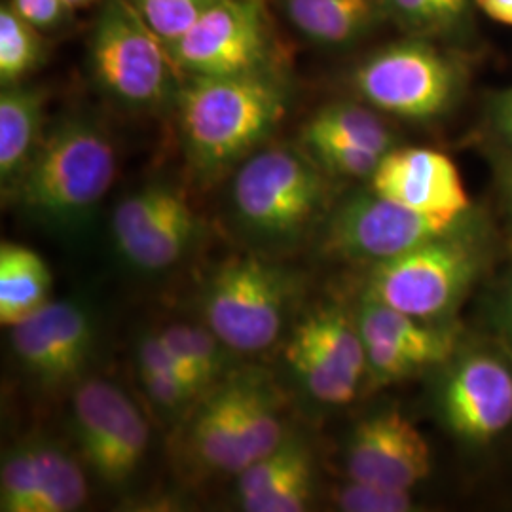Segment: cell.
I'll return each mask as SVG.
<instances>
[{"mask_svg": "<svg viewBox=\"0 0 512 512\" xmlns=\"http://www.w3.org/2000/svg\"><path fill=\"white\" fill-rule=\"evenodd\" d=\"M184 147L203 171L234 164L281 122L287 92L268 69L190 76L177 92Z\"/></svg>", "mask_w": 512, "mask_h": 512, "instance_id": "6da1fadb", "label": "cell"}, {"mask_svg": "<svg viewBox=\"0 0 512 512\" xmlns=\"http://www.w3.org/2000/svg\"><path fill=\"white\" fill-rule=\"evenodd\" d=\"M490 245L471 217L456 230L372 266L366 296L423 321L458 310L488 268Z\"/></svg>", "mask_w": 512, "mask_h": 512, "instance_id": "7a4b0ae2", "label": "cell"}, {"mask_svg": "<svg viewBox=\"0 0 512 512\" xmlns=\"http://www.w3.org/2000/svg\"><path fill=\"white\" fill-rule=\"evenodd\" d=\"M114 177L116 150L109 135L86 118H67L42 137L10 188L25 209L69 222L101 202Z\"/></svg>", "mask_w": 512, "mask_h": 512, "instance_id": "3957f363", "label": "cell"}, {"mask_svg": "<svg viewBox=\"0 0 512 512\" xmlns=\"http://www.w3.org/2000/svg\"><path fill=\"white\" fill-rule=\"evenodd\" d=\"M88 67L99 90L128 109H156L181 90V71L167 44L129 0L103 2L90 35Z\"/></svg>", "mask_w": 512, "mask_h": 512, "instance_id": "277c9868", "label": "cell"}, {"mask_svg": "<svg viewBox=\"0 0 512 512\" xmlns=\"http://www.w3.org/2000/svg\"><path fill=\"white\" fill-rule=\"evenodd\" d=\"M291 296V279L283 270L251 256L232 260L205 289L207 329L232 351L270 348L285 325Z\"/></svg>", "mask_w": 512, "mask_h": 512, "instance_id": "5b68a950", "label": "cell"}, {"mask_svg": "<svg viewBox=\"0 0 512 512\" xmlns=\"http://www.w3.org/2000/svg\"><path fill=\"white\" fill-rule=\"evenodd\" d=\"M461 82L458 63L420 38L370 55L353 74L355 90L370 107L406 120H433L448 112Z\"/></svg>", "mask_w": 512, "mask_h": 512, "instance_id": "8992f818", "label": "cell"}, {"mask_svg": "<svg viewBox=\"0 0 512 512\" xmlns=\"http://www.w3.org/2000/svg\"><path fill=\"white\" fill-rule=\"evenodd\" d=\"M283 442V423L274 397L262 385L238 380L217 389L198 408L190 425L196 459L222 473L239 475Z\"/></svg>", "mask_w": 512, "mask_h": 512, "instance_id": "52a82bcc", "label": "cell"}, {"mask_svg": "<svg viewBox=\"0 0 512 512\" xmlns=\"http://www.w3.org/2000/svg\"><path fill=\"white\" fill-rule=\"evenodd\" d=\"M325 200L321 167L287 147L260 150L241 165L234 203L243 222L264 236L300 232Z\"/></svg>", "mask_w": 512, "mask_h": 512, "instance_id": "ba28073f", "label": "cell"}, {"mask_svg": "<svg viewBox=\"0 0 512 512\" xmlns=\"http://www.w3.org/2000/svg\"><path fill=\"white\" fill-rule=\"evenodd\" d=\"M440 418L467 444H490L512 427V359L505 351L458 349L440 387Z\"/></svg>", "mask_w": 512, "mask_h": 512, "instance_id": "9c48e42d", "label": "cell"}, {"mask_svg": "<svg viewBox=\"0 0 512 512\" xmlns=\"http://www.w3.org/2000/svg\"><path fill=\"white\" fill-rule=\"evenodd\" d=\"M469 217L461 220L427 217L370 190L351 196L332 213L323 249L340 260L376 266L456 230Z\"/></svg>", "mask_w": 512, "mask_h": 512, "instance_id": "30bf717a", "label": "cell"}, {"mask_svg": "<svg viewBox=\"0 0 512 512\" xmlns=\"http://www.w3.org/2000/svg\"><path fill=\"white\" fill-rule=\"evenodd\" d=\"M188 76H228L268 69L270 37L264 6L255 0H219L167 44Z\"/></svg>", "mask_w": 512, "mask_h": 512, "instance_id": "8fae6325", "label": "cell"}, {"mask_svg": "<svg viewBox=\"0 0 512 512\" xmlns=\"http://www.w3.org/2000/svg\"><path fill=\"white\" fill-rule=\"evenodd\" d=\"M74 427L95 475L122 484L148 448V425L128 395L107 380H88L74 393Z\"/></svg>", "mask_w": 512, "mask_h": 512, "instance_id": "7c38bea8", "label": "cell"}, {"mask_svg": "<svg viewBox=\"0 0 512 512\" xmlns=\"http://www.w3.org/2000/svg\"><path fill=\"white\" fill-rule=\"evenodd\" d=\"M346 469L353 480L412 492L431 475V450L403 412L384 410L359 421L351 431Z\"/></svg>", "mask_w": 512, "mask_h": 512, "instance_id": "4fadbf2b", "label": "cell"}, {"mask_svg": "<svg viewBox=\"0 0 512 512\" xmlns=\"http://www.w3.org/2000/svg\"><path fill=\"white\" fill-rule=\"evenodd\" d=\"M370 190L427 217L461 220L471 198L450 156L433 148H391L370 177Z\"/></svg>", "mask_w": 512, "mask_h": 512, "instance_id": "5bb4252c", "label": "cell"}, {"mask_svg": "<svg viewBox=\"0 0 512 512\" xmlns=\"http://www.w3.org/2000/svg\"><path fill=\"white\" fill-rule=\"evenodd\" d=\"M93 344V325L80 304L61 300L12 327V349L33 376L59 384L73 380L86 365Z\"/></svg>", "mask_w": 512, "mask_h": 512, "instance_id": "9a60e30c", "label": "cell"}, {"mask_svg": "<svg viewBox=\"0 0 512 512\" xmlns=\"http://www.w3.org/2000/svg\"><path fill=\"white\" fill-rule=\"evenodd\" d=\"M238 490L245 511H306L313 492V461L308 448L296 440H283L272 454L239 473Z\"/></svg>", "mask_w": 512, "mask_h": 512, "instance_id": "2e32d148", "label": "cell"}, {"mask_svg": "<svg viewBox=\"0 0 512 512\" xmlns=\"http://www.w3.org/2000/svg\"><path fill=\"white\" fill-rule=\"evenodd\" d=\"M357 325L365 344H382L403 353L420 370L448 365L458 353V334L433 321L416 319L365 296Z\"/></svg>", "mask_w": 512, "mask_h": 512, "instance_id": "e0dca14e", "label": "cell"}, {"mask_svg": "<svg viewBox=\"0 0 512 512\" xmlns=\"http://www.w3.org/2000/svg\"><path fill=\"white\" fill-rule=\"evenodd\" d=\"M294 29L321 46H348L382 23L385 0H281Z\"/></svg>", "mask_w": 512, "mask_h": 512, "instance_id": "ac0fdd59", "label": "cell"}, {"mask_svg": "<svg viewBox=\"0 0 512 512\" xmlns=\"http://www.w3.org/2000/svg\"><path fill=\"white\" fill-rule=\"evenodd\" d=\"M46 92L12 84L0 93V179L12 186L42 141Z\"/></svg>", "mask_w": 512, "mask_h": 512, "instance_id": "d6986e66", "label": "cell"}, {"mask_svg": "<svg viewBox=\"0 0 512 512\" xmlns=\"http://www.w3.org/2000/svg\"><path fill=\"white\" fill-rule=\"evenodd\" d=\"M194 232L196 217L192 209L181 194L169 188L158 211L120 253L141 270H164L183 258Z\"/></svg>", "mask_w": 512, "mask_h": 512, "instance_id": "ffe728a7", "label": "cell"}, {"mask_svg": "<svg viewBox=\"0 0 512 512\" xmlns=\"http://www.w3.org/2000/svg\"><path fill=\"white\" fill-rule=\"evenodd\" d=\"M52 274L44 258L16 243L0 247V323L14 327L48 304Z\"/></svg>", "mask_w": 512, "mask_h": 512, "instance_id": "44dd1931", "label": "cell"}, {"mask_svg": "<svg viewBox=\"0 0 512 512\" xmlns=\"http://www.w3.org/2000/svg\"><path fill=\"white\" fill-rule=\"evenodd\" d=\"M294 332L306 338L342 376L361 385L368 365L357 319H351L342 308H321L310 313Z\"/></svg>", "mask_w": 512, "mask_h": 512, "instance_id": "7402d4cb", "label": "cell"}, {"mask_svg": "<svg viewBox=\"0 0 512 512\" xmlns=\"http://www.w3.org/2000/svg\"><path fill=\"white\" fill-rule=\"evenodd\" d=\"M330 139L355 147L368 148L378 154H387L393 143V131L384 120L359 103H332L319 110L302 131V141Z\"/></svg>", "mask_w": 512, "mask_h": 512, "instance_id": "603a6c76", "label": "cell"}, {"mask_svg": "<svg viewBox=\"0 0 512 512\" xmlns=\"http://www.w3.org/2000/svg\"><path fill=\"white\" fill-rule=\"evenodd\" d=\"M137 359L141 382L154 403L164 408H181L202 393L160 332L141 340Z\"/></svg>", "mask_w": 512, "mask_h": 512, "instance_id": "cb8c5ba5", "label": "cell"}, {"mask_svg": "<svg viewBox=\"0 0 512 512\" xmlns=\"http://www.w3.org/2000/svg\"><path fill=\"white\" fill-rule=\"evenodd\" d=\"M38 486L27 512H71L88 497L80 465L54 446L37 444Z\"/></svg>", "mask_w": 512, "mask_h": 512, "instance_id": "d4e9b609", "label": "cell"}, {"mask_svg": "<svg viewBox=\"0 0 512 512\" xmlns=\"http://www.w3.org/2000/svg\"><path fill=\"white\" fill-rule=\"evenodd\" d=\"M46 42L37 27L19 18L8 2L0 8V82L19 84L44 59Z\"/></svg>", "mask_w": 512, "mask_h": 512, "instance_id": "484cf974", "label": "cell"}, {"mask_svg": "<svg viewBox=\"0 0 512 512\" xmlns=\"http://www.w3.org/2000/svg\"><path fill=\"white\" fill-rule=\"evenodd\" d=\"M287 359L302 384L306 385L308 393L319 403L342 406L357 397L361 385L353 384L342 376L306 338L296 332L287 346Z\"/></svg>", "mask_w": 512, "mask_h": 512, "instance_id": "4316f807", "label": "cell"}, {"mask_svg": "<svg viewBox=\"0 0 512 512\" xmlns=\"http://www.w3.org/2000/svg\"><path fill=\"white\" fill-rule=\"evenodd\" d=\"M160 336L194 378L200 391L213 384L222 370V353L220 340L211 330L175 323L165 327Z\"/></svg>", "mask_w": 512, "mask_h": 512, "instance_id": "83f0119b", "label": "cell"}, {"mask_svg": "<svg viewBox=\"0 0 512 512\" xmlns=\"http://www.w3.org/2000/svg\"><path fill=\"white\" fill-rule=\"evenodd\" d=\"M389 16L416 35L450 33L463 23L469 0H385Z\"/></svg>", "mask_w": 512, "mask_h": 512, "instance_id": "f1b7e54d", "label": "cell"}, {"mask_svg": "<svg viewBox=\"0 0 512 512\" xmlns=\"http://www.w3.org/2000/svg\"><path fill=\"white\" fill-rule=\"evenodd\" d=\"M38 486V456L35 446H21L2 463L0 509L27 512Z\"/></svg>", "mask_w": 512, "mask_h": 512, "instance_id": "f546056e", "label": "cell"}, {"mask_svg": "<svg viewBox=\"0 0 512 512\" xmlns=\"http://www.w3.org/2000/svg\"><path fill=\"white\" fill-rule=\"evenodd\" d=\"M165 44L175 42L219 0H129Z\"/></svg>", "mask_w": 512, "mask_h": 512, "instance_id": "4dcf8cb0", "label": "cell"}, {"mask_svg": "<svg viewBox=\"0 0 512 512\" xmlns=\"http://www.w3.org/2000/svg\"><path fill=\"white\" fill-rule=\"evenodd\" d=\"M304 145L310 152L311 160L323 171L348 179H370L385 156L368 148L330 139H311L304 141Z\"/></svg>", "mask_w": 512, "mask_h": 512, "instance_id": "1f68e13d", "label": "cell"}, {"mask_svg": "<svg viewBox=\"0 0 512 512\" xmlns=\"http://www.w3.org/2000/svg\"><path fill=\"white\" fill-rule=\"evenodd\" d=\"M330 501L344 512H408L414 511V499L408 490H389L376 484L349 478L330 492Z\"/></svg>", "mask_w": 512, "mask_h": 512, "instance_id": "d6a6232c", "label": "cell"}, {"mask_svg": "<svg viewBox=\"0 0 512 512\" xmlns=\"http://www.w3.org/2000/svg\"><path fill=\"white\" fill-rule=\"evenodd\" d=\"M8 4L19 18L37 27L38 31L57 29L73 10L65 0H8Z\"/></svg>", "mask_w": 512, "mask_h": 512, "instance_id": "836d02e7", "label": "cell"}, {"mask_svg": "<svg viewBox=\"0 0 512 512\" xmlns=\"http://www.w3.org/2000/svg\"><path fill=\"white\" fill-rule=\"evenodd\" d=\"M495 327L501 340V348L512 359V274L499 291L495 304Z\"/></svg>", "mask_w": 512, "mask_h": 512, "instance_id": "e575fe53", "label": "cell"}, {"mask_svg": "<svg viewBox=\"0 0 512 512\" xmlns=\"http://www.w3.org/2000/svg\"><path fill=\"white\" fill-rule=\"evenodd\" d=\"M494 114L495 126L512 143V88L497 99Z\"/></svg>", "mask_w": 512, "mask_h": 512, "instance_id": "d590c367", "label": "cell"}, {"mask_svg": "<svg viewBox=\"0 0 512 512\" xmlns=\"http://www.w3.org/2000/svg\"><path fill=\"white\" fill-rule=\"evenodd\" d=\"M476 4L484 10L486 16L499 23L512 25V0H476Z\"/></svg>", "mask_w": 512, "mask_h": 512, "instance_id": "8d00e7d4", "label": "cell"}, {"mask_svg": "<svg viewBox=\"0 0 512 512\" xmlns=\"http://www.w3.org/2000/svg\"><path fill=\"white\" fill-rule=\"evenodd\" d=\"M501 190H503L505 205H507V211L512 220V160L503 165V169H501Z\"/></svg>", "mask_w": 512, "mask_h": 512, "instance_id": "74e56055", "label": "cell"}, {"mask_svg": "<svg viewBox=\"0 0 512 512\" xmlns=\"http://www.w3.org/2000/svg\"><path fill=\"white\" fill-rule=\"evenodd\" d=\"M71 8H82V6H88L90 2H93V0H65Z\"/></svg>", "mask_w": 512, "mask_h": 512, "instance_id": "f35d334b", "label": "cell"}, {"mask_svg": "<svg viewBox=\"0 0 512 512\" xmlns=\"http://www.w3.org/2000/svg\"><path fill=\"white\" fill-rule=\"evenodd\" d=\"M255 2H258V4H262V6H264V0H255Z\"/></svg>", "mask_w": 512, "mask_h": 512, "instance_id": "ab89813d", "label": "cell"}]
</instances>
